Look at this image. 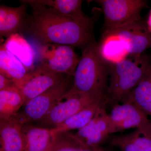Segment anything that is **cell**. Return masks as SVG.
<instances>
[{"mask_svg": "<svg viewBox=\"0 0 151 151\" xmlns=\"http://www.w3.org/2000/svg\"><path fill=\"white\" fill-rule=\"evenodd\" d=\"M68 75L55 73L39 65L29 72L27 81L20 88L24 105L54 85Z\"/></svg>", "mask_w": 151, "mask_h": 151, "instance_id": "11", "label": "cell"}, {"mask_svg": "<svg viewBox=\"0 0 151 151\" xmlns=\"http://www.w3.org/2000/svg\"><path fill=\"white\" fill-rule=\"evenodd\" d=\"M24 105V99L19 87L0 90V120L10 119Z\"/></svg>", "mask_w": 151, "mask_h": 151, "instance_id": "22", "label": "cell"}, {"mask_svg": "<svg viewBox=\"0 0 151 151\" xmlns=\"http://www.w3.org/2000/svg\"><path fill=\"white\" fill-rule=\"evenodd\" d=\"M105 103H107L106 97L93 102L62 124L57 125L53 129L55 133H60L82 129L92 120L98 108Z\"/></svg>", "mask_w": 151, "mask_h": 151, "instance_id": "18", "label": "cell"}, {"mask_svg": "<svg viewBox=\"0 0 151 151\" xmlns=\"http://www.w3.org/2000/svg\"><path fill=\"white\" fill-rule=\"evenodd\" d=\"M110 145L121 151H151V138L142 136L139 131L111 138Z\"/></svg>", "mask_w": 151, "mask_h": 151, "instance_id": "20", "label": "cell"}, {"mask_svg": "<svg viewBox=\"0 0 151 151\" xmlns=\"http://www.w3.org/2000/svg\"><path fill=\"white\" fill-rule=\"evenodd\" d=\"M99 99H95L84 94L70 92L62 100L55 105L44 117L36 123L40 127L53 129Z\"/></svg>", "mask_w": 151, "mask_h": 151, "instance_id": "8", "label": "cell"}, {"mask_svg": "<svg viewBox=\"0 0 151 151\" xmlns=\"http://www.w3.org/2000/svg\"><path fill=\"white\" fill-rule=\"evenodd\" d=\"M104 32L119 38L125 45L130 56H139L151 47V33L142 21Z\"/></svg>", "mask_w": 151, "mask_h": 151, "instance_id": "9", "label": "cell"}, {"mask_svg": "<svg viewBox=\"0 0 151 151\" xmlns=\"http://www.w3.org/2000/svg\"><path fill=\"white\" fill-rule=\"evenodd\" d=\"M14 87H19L13 80L0 74V90Z\"/></svg>", "mask_w": 151, "mask_h": 151, "instance_id": "24", "label": "cell"}, {"mask_svg": "<svg viewBox=\"0 0 151 151\" xmlns=\"http://www.w3.org/2000/svg\"><path fill=\"white\" fill-rule=\"evenodd\" d=\"M2 45L7 50L24 65L29 72L35 69V52L22 34L13 35L7 38Z\"/></svg>", "mask_w": 151, "mask_h": 151, "instance_id": "15", "label": "cell"}, {"mask_svg": "<svg viewBox=\"0 0 151 151\" xmlns=\"http://www.w3.org/2000/svg\"><path fill=\"white\" fill-rule=\"evenodd\" d=\"M107 106V103L100 105L89 123L74 134L76 138L86 145L92 147L101 146L111 134Z\"/></svg>", "mask_w": 151, "mask_h": 151, "instance_id": "10", "label": "cell"}, {"mask_svg": "<svg viewBox=\"0 0 151 151\" xmlns=\"http://www.w3.org/2000/svg\"><path fill=\"white\" fill-rule=\"evenodd\" d=\"M147 26L149 31L151 33V10L149 14L147 21Z\"/></svg>", "mask_w": 151, "mask_h": 151, "instance_id": "25", "label": "cell"}, {"mask_svg": "<svg viewBox=\"0 0 151 151\" xmlns=\"http://www.w3.org/2000/svg\"><path fill=\"white\" fill-rule=\"evenodd\" d=\"M98 45L101 56L109 64L121 61L129 55L124 44L112 35L104 32Z\"/></svg>", "mask_w": 151, "mask_h": 151, "instance_id": "19", "label": "cell"}, {"mask_svg": "<svg viewBox=\"0 0 151 151\" xmlns=\"http://www.w3.org/2000/svg\"><path fill=\"white\" fill-rule=\"evenodd\" d=\"M31 7L26 32L42 44H57L83 50L93 40V23L89 17L77 19L65 16L33 0H22Z\"/></svg>", "mask_w": 151, "mask_h": 151, "instance_id": "1", "label": "cell"}, {"mask_svg": "<svg viewBox=\"0 0 151 151\" xmlns=\"http://www.w3.org/2000/svg\"><path fill=\"white\" fill-rule=\"evenodd\" d=\"M22 133L24 151H48L55 134L53 129L35 127L30 124H24Z\"/></svg>", "mask_w": 151, "mask_h": 151, "instance_id": "13", "label": "cell"}, {"mask_svg": "<svg viewBox=\"0 0 151 151\" xmlns=\"http://www.w3.org/2000/svg\"><path fill=\"white\" fill-rule=\"evenodd\" d=\"M111 134L135 128L142 136L151 138V121L133 103L124 102L113 107L109 114Z\"/></svg>", "mask_w": 151, "mask_h": 151, "instance_id": "7", "label": "cell"}, {"mask_svg": "<svg viewBox=\"0 0 151 151\" xmlns=\"http://www.w3.org/2000/svg\"><path fill=\"white\" fill-rule=\"evenodd\" d=\"M151 66L150 55L130 56L109 64V83L106 97L108 105L122 102L137 86Z\"/></svg>", "mask_w": 151, "mask_h": 151, "instance_id": "3", "label": "cell"}, {"mask_svg": "<svg viewBox=\"0 0 151 151\" xmlns=\"http://www.w3.org/2000/svg\"><path fill=\"white\" fill-rule=\"evenodd\" d=\"M109 75V64L101 56L98 43L93 40L82 50L70 92L95 99L106 97Z\"/></svg>", "mask_w": 151, "mask_h": 151, "instance_id": "2", "label": "cell"}, {"mask_svg": "<svg viewBox=\"0 0 151 151\" xmlns=\"http://www.w3.org/2000/svg\"><path fill=\"white\" fill-rule=\"evenodd\" d=\"M18 7L0 6V35L8 38L15 34L26 31L28 24L29 15L27 13L28 5L22 2Z\"/></svg>", "mask_w": 151, "mask_h": 151, "instance_id": "12", "label": "cell"}, {"mask_svg": "<svg viewBox=\"0 0 151 151\" xmlns=\"http://www.w3.org/2000/svg\"><path fill=\"white\" fill-rule=\"evenodd\" d=\"M23 125L14 116L0 120V151H24Z\"/></svg>", "mask_w": 151, "mask_h": 151, "instance_id": "14", "label": "cell"}, {"mask_svg": "<svg viewBox=\"0 0 151 151\" xmlns=\"http://www.w3.org/2000/svg\"><path fill=\"white\" fill-rule=\"evenodd\" d=\"M36 4L54 10L65 16L77 19L88 17L82 10L81 0H33Z\"/></svg>", "mask_w": 151, "mask_h": 151, "instance_id": "23", "label": "cell"}, {"mask_svg": "<svg viewBox=\"0 0 151 151\" xmlns=\"http://www.w3.org/2000/svg\"><path fill=\"white\" fill-rule=\"evenodd\" d=\"M129 102L140 108L151 117V66L143 78L121 103Z\"/></svg>", "mask_w": 151, "mask_h": 151, "instance_id": "17", "label": "cell"}, {"mask_svg": "<svg viewBox=\"0 0 151 151\" xmlns=\"http://www.w3.org/2000/svg\"><path fill=\"white\" fill-rule=\"evenodd\" d=\"M29 71L14 55L1 44L0 47V74L13 80L20 89L27 80Z\"/></svg>", "mask_w": 151, "mask_h": 151, "instance_id": "16", "label": "cell"}, {"mask_svg": "<svg viewBox=\"0 0 151 151\" xmlns=\"http://www.w3.org/2000/svg\"><path fill=\"white\" fill-rule=\"evenodd\" d=\"M103 9L105 31L141 22V12L147 6L144 0H98Z\"/></svg>", "mask_w": 151, "mask_h": 151, "instance_id": "5", "label": "cell"}, {"mask_svg": "<svg viewBox=\"0 0 151 151\" xmlns=\"http://www.w3.org/2000/svg\"><path fill=\"white\" fill-rule=\"evenodd\" d=\"M48 151H111L102 146L92 147L86 145L69 132L55 133Z\"/></svg>", "mask_w": 151, "mask_h": 151, "instance_id": "21", "label": "cell"}, {"mask_svg": "<svg viewBox=\"0 0 151 151\" xmlns=\"http://www.w3.org/2000/svg\"><path fill=\"white\" fill-rule=\"evenodd\" d=\"M73 76L67 75L58 84L30 100L24 106L23 111L18 112L14 117L23 124L40 120L70 92L74 82Z\"/></svg>", "mask_w": 151, "mask_h": 151, "instance_id": "4", "label": "cell"}, {"mask_svg": "<svg viewBox=\"0 0 151 151\" xmlns=\"http://www.w3.org/2000/svg\"><path fill=\"white\" fill-rule=\"evenodd\" d=\"M74 48L65 45L42 44L38 50L40 65L55 73L74 75L80 59Z\"/></svg>", "mask_w": 151, "mask_h": 151, "instance_id": "6", "label": "cell"}]
</instances>
